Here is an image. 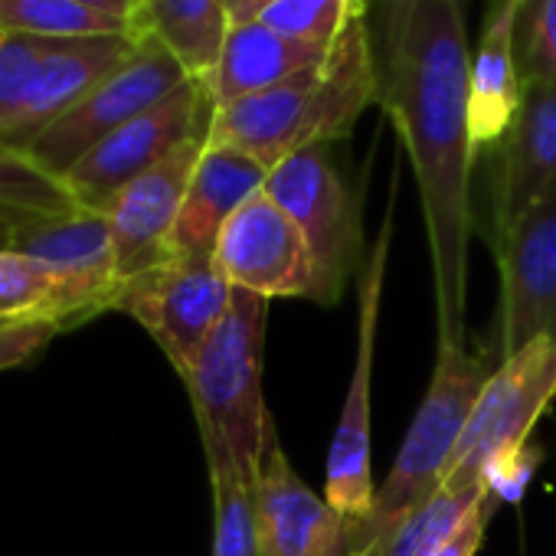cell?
I'll return each mask as SVG.
<instances>
[{"instance_id":"obj_1","label":"cell","mask_w":556,"mask_h":556,"mask_svg":"<svg viewBox=\"0 0 556 556\" xmlns=\"http://www.w3.org/2000/svg\"><path fill=\"white\" fill-rule=\"evenodd\" d=\"M377 105L396 125L426 213L439 341L465 334L471 239V47L462 0H367Z\"/></svg>"},{"instance_id":"obj_2","label":"cell","mask_w":556,"mask_h":556,"mask_svg":"<svg viewBox=\"0 0 556 556\" xmlns=\"http://www.w3.org/2000/svg\"><path fill=\"white\" fill-rule=\"evenodd\" d=\"M364 11L334 40L321 66L213 109L210 144L242 151L271 170L302 148L348 138L364 109L377 102Z\"/></svg>"},{"instance_id":"obj_3","label":"cell","mask_w":556,"mask_h":556,"mask_svg":"<svg viewBox=\"0 0 556 556\" xmlns=\"http://www.w3.org/2000/svg\"><path fill=\"white\" fill-rule=\"evenodd\" d=\"M268 302L236 289L232 302L184 377L210 475L252 478L271 422L262 396V341Z\"/></svg>"},{"instance_id":"obj_4","label":"cell","mask_w":556,"mask_h":556,"mask_svg":"<svg viewBox=\"0 0 556 556\" xmlns=\"http://www.w3.org/2000/svg\"><path fill=\"white\" fill-rule=\"evenodd\" d=\"M488 377V361L481 354H468L465 341H439L429 390L387 481L377 488L370 517L351 533V553L387 536L409 510L426 504L442 488Z\"/></svg>"},{"instance_id":"obj_5","label":"cell","mask_w":556,"mask_h":556,"mask_svg":"<svg viewBox=\"0 0 556 556\" xmlns=\"http://www.w3.org/2000/svg\"><path fill=\"white\" fill-rule=\"evenodd\" d=\"M265 193L305 236L318 265L321 305H334L354 265H361L364 232L357 193L338 174L328 144L302 148L282 164H275L268 170Z\"/></svg>"},{"instance_id":"obj_6","label":"cell","mask_w":556,"mask_h":556,"mask_svg":"<svg viewBox=\"0 0 556 556\" xmlns=\"http://www.w3.org/2000/svg\"><path fill=\"white\" fill-rule=\"evenodd\" d=\"M232 292L213 255H170L122 282L112 312L135 318L184 380L223 321Z\"/></svg>"},{"instance_id":"obj_7","label":"cell","mask_w":556,"mask_h":556,"mask_svg":"<svg viewBox=\"0 0 556 556\" xmlns=\"http://www.w3.org/2000/svg\"><path fill=\"white\" fill-rule=\"evenodd\" d=\"M190 73L177 63V56L151 34H141L138 50L102 79L76 109H70L60 122H53L27 151V157L43 167L50 177L63 180L99 141L144 115L170 92H177Z\"/></svg>"},{"instance_id":"obj_8","label":"cell","mask_w":556,"mask_h":556,"mask_svg":"<svg viewBox=\"0 0 556 556\" xmlns=\"http://www.w3.org/2000/svg\"><path fill=\"white\" fill-rule=\"evenodd\" d=\"M390 232H393V203H390L380 236L364 262L361 315H357V357H354L351 387H348L344 409H341V419H338V429L331 439V455H328L325 497L351 523V533L370 517L374 497H377L374 468H370V383H374V354H377V325H380Z\"/></svg>"},{"instance_id":"obj_9","label":"cell","mask_w":556,"mask_h":556,"mask_svg":"<svg viewBox=\"0 0 556 556\" xmlns=\"http://www.w3.org/2000/svg\"><path fill=\"white\" fill-rule=\"evenodd\" d=\"M210 122H213L210 86L203 79H187L164 102L122 125L105 141H99L63 177V187L70 190L79 210L105 213V206L131 180L148 174L154 164H161L170 151H177L190 138L206 135Z\"/></svg>"},{"instance_id":"obj_10","label":"cell","mask_w":556,"mask_h":556,"mask_svg":"<svg viewBox=\"0 0 556 556\" xmlns=\"http://www.w3.org/2000/svg\"><path fill=\"white\" fill-rule=\"evenodd\" d=\"M556 396V341L540 338L491 370L455 458L445 471L448 488L484 484V465L510 445L527 442L533 422Z\"/></svg>"},{"instance_id":"obj_11","label":"cell","mask_w":556,"mask_h":556,"mask_svg":"<svg viewBox=\"0 0 556 556\" xmlns=\"http://www.w3.org/2000/svg\"><path fill=\"white\" fill-rule=\"evenodd\" d=\"M213 258L232 289L252 292L265 302H321V282L312 249L299 226L282 213V206L265 193V187L249 197L223 226Z\"/></svg>"},{"instance_id":"obj_12","label":"cell","mask_w":556,"mask_h":556,"mask_svg":"<svg viewBox=\"0 0 556 556\" xmlns=\"http://www.w3.org/2000/svg\"><path fill=\"white\" fill-rule=\"evenodd\" d=\"M501 361L540 338L556 341V187L497 236Z\"/></svg>"},{"instance_id":"obj_13","label":"cell","mask_w":556,"mask_h":556,"mask_svg":"<svg viewBox=\"0 0 556 556\" xmlns=\"http://www.w3.org/2000/svg\"><path fill=\"white\" fill-rule=\"evenodd\" d=\"M252 501L258 556H351V523L299 478L271 422L252 471Z\"/></svg>"},{"instance_id":"obj_14","label":"cell","mask_w":556,"mask_h":556,"mask_svg":"<svg viewBox=\"0 0 556 556\" xmlns=\"http://www.w3.org/2000/svg\"><path fill=\"white\" fill-rule=\"evenodd\" d=\"M206 141H210V131L190 138L187 144L170 151L161 164H154L148 174L131 180L105 206L112 249H115V268L122 282L170 258V236H174L190 177L203 157Z\"/></svg>"},{"instance_id":"obj_15","label":"cell","mask_w":556,"mask_h":556,"mask_svg":"<svg viewBox=\"0 0 556 556\" xmlns=\"http://www.w3.org/2000/svg\"><path fill=\"white\" fill-rule=\"evenodd\" d=\"M141 43V34L66 37L34 70L17 112L0 128V141L14 151H30L34 141L76 109L102 79H109Z\"/></svg>"},{"instance_id":"obj_16","label":"cell","mask_w":556,"mask_h":556,"mask_svg":"<svg viewBox=\"0 0 556 556\" xmlns=\"http://www.w3.org/2000/svg\"><path fill=\"white\" fill-rule=\"evenodd\" d=\"M11 249L50 265L63 278L66 292L73 295L86 321L115 308L122 278L115 268L112 229L105 213L73 210L63 216L24 223L14 232Z\"/></svg>"},{"instance_id":"obj_17","label":"cell","mask_w":556,"mask_h":556,"mask_svg":"<svg viewBox=\"0 0 556 556\" xmlns=\"http://www.w3.org/2000/svg\"><path fill=\"white\" fill-rule=\"evenodd\" d=\"M556 187V89L523 83L520 112L501 144L494 187V229L507 232Z\"/></svg>"},{"instance_id":"obj_18","label":"cell","mask_w":556,"mask_h":556,"mask_svg":"<svg viewBox=\"0 0 556 556\" xmlns=\"http://www.w3.org/2000/svg\"><path fill=\"white\" fill-rule=\"evenodd\" d=\"M517 11L520 0H488L478 40L471 47L468 92H471V141L475 151L504 144L520 112V70H517Z\"/></svg>"},{"instance_id":"obj_19","label":"cell","mask_w":556,"mask_h":556,"mask_svg":"<svg viewBox=\"0 0 556 556\" xmlns=\"http://www.w3.org/2000/svg\"><path fill=\"white\" fill-rule=\"evenodd\" d=\"M265 180L268 170L258 161L206 141L170 236V255H213L223 226L265 187Z\"/></svg>"},{"instance_id":"obj_20","label":"cell","mask_w":556,"mask_h":556,"mask_svg":"<svg viewBox=\"0 0 556 556\" xmlns=\"http://www.w3.org/2000/svg\"><path fill=\"white\" fill-rule=\"evenodd\" d=\"M328 53L331 50H325V47L275 34L258 21L229 24L219 63H216L213 76L206 79L213 109H223L236 99L255 96V92L271 89L305 70H315L328 60Z\"/></svg>"},{"instance_id":"obj_21","label":"cell","mask_w":556,"mask_h":556,"mask_svg":"<svg viewBox=\"0 0 556 556\" xmlns=\"http://www.w3.org/2000/svg\"><path fill=\"white\" fill-rule=\"evenodd\" d=\"M135 34L157 37L190 79L206 83L229 34V14L223 0H138Z\"/></svg>"},{"instance_id":"obj_22","label":"cell","mask_w":556,"mask_h":556,"mask_svg":"<svg viewBox=\"0 0 556 556\" xmlns=\"http://www.w3.org/2000/svg\"><path fill=\"white\" fill-rule=\"evenodd\" d=\"M34 321H63L76 328L86 321L63 278L17 249H0V331Z\"/></svg>"},{"instance_id":"obj_23","label":"cell","mask_w":556,"mask_h":556,"mask_svg":"<svg viewBox=\"0 0 556 556\" xmlns=\"http://www.w3.org/2000/svg\"><path fill=\"white\" fill-rule=\"evenodd\" d=\"M484 497H488L484 484H471V488L442 484L426 504L409 510L387 536H380L383 553L387 556H426V553H432L465 523V517Z\"/></svg>"},{"instance_id":"obj_24","label":"cell","mask_w":556,"mask_h":556,"mask_svg":"<svg viewBox=\"0 0 556 556\" xmlns=\"http://www.w3.org/2000/svg\"><path fill=\"white\" fill-rule=\"evenodd\" d=\"M0 34L30 37H105L135 34L131 24L79 8L73 0H0Z\"/></svg>"},{"instance_id":"obj_25","label":"cell","mask_w":556,"mask_h":556,"mask_svg":"<svg viewBox=\"0 0 556 556\" xmlns=\"http://www.w3.org/2000/svg\"><path fill=\"white\" fill-rule=\"evenodd\" d=\"M364 8L367 0H268L252 21L282 37L331 50Z\"/></svg>"},{"instance_id":"obj_26","label":"cell","mask_w":556,"mask_h":556,"mask_svg":"<svg viewBox=\"0 0 556 556\" xmlns=\"http://www.w3.org/2000/svg\"><path fill=\"white\" fill-rule=\"evenodd\" d=\"M0 206L34 216H63L79 210L63 180L50 177L24 151H14L4 141H0Z\"/></svg>"},{"instance_id":"obj_27","label":"cell","mask_w":556,"mask_h":556,"mask_svg":"<svg viewBox=\"0 0 556 556\" xmlns=\"http://www.w3.org/2000/svg\"><path fill=\"white\" fill-rule=\"evenodd\" d=\"M213 488V556H258L252 478L210 475Z\"/></svg>"},{"instance_id":"obj_28","label":"cell","mask_w":556,"mask_h":556,"mask_svg":"<svg viewBox=\"0 0 556 556\" xmlns=\"http://www.w3.org/2000/svg\"><path fill=\"white\" fill-rule=\"evenodd\" d=\"M514 47L520 83L556 89V0H520Z\"/></svg>"},{"instance_id":"obj_29","label":"cell","mask_w":556,"mask_h":556,"mask_svg":"<svg viewBox=\"0 0 556 556\" xmlns=\"http://www.w3.org/2000/svg\"><path fill=\"white\" fill-rule=\"evenodd\" d=\"M53 43H56V37L0 34V128H4L8 118L17 112L34 70L53 50Z\"/></svg>"},{"instance_id":"obj_30","label":"cell","mask_w":556,"mask_h":556,"mask_svg":"<svg viewBox=\"0 0 556 556\" xmlns=\"http://www.w3.org/2000/svg\"><path fill=\"white\" fill-rule=\"evenodd\" d=\"M540 462H543V452L533 442H520V445H510L501 455H494L484 465L488 497H494L497 504H520Z\"/></svg>"},{"instance_id":"obj_31","label":"cell","mask_w":556,"mask_h":556,"mask_svg":"<svg viewBox=\"0 0 556 556\" xmlns=\"http://www.w3.org/2000/svg\"><path fill=\"white\" fill-rule=\"evenodd\" d=\"M63 331H70L63 321H34V325L4 328L0 331V370H14L37 361Z\"/></svg>"},{"instance_id":"obj_32","label":"cell","mask_w":556,"mask_h":556,"mask_svg":"<svg viewBox=\"0 0 556 556\" xmlns=\"http://www.w3.org/2000/svg\"><path fill=\"white\" fill-rule=\"evenodd\" d=\"M494 507H497V501H494V497H484V501L465 517V523H462L442 546H435V549L426 553V556H475L478 546H481V540H484V527L491 523Z\"/></svg>"},{"instance_id":"obj_33","label":"cell","mask_w":556,"mask_h":556,"mask_svg":"<svg viewBox=\"0 0 556 556\" xmlns=\"http://www.w3.org/2000/svg\"><path fill=\"white\" fill-rule=\"evenodd\" d=\"M79 8H89V11H99L105 17H115V21H125L131 24L135 30V21H138V0H73Z\"/></svg>"},{"instance_id":"obj_34","label":"cell","mask_w":556,"mask_h":556,"mask_svg":"<svg viewBox=\"0 0 556 556\" xmlns=\"http://www.w3.org/2000/svg\"><path fill=\"white\" fill-rule=\"evenodd\" d=\"M34 219H43V216H34V213H17V210H4L0 206V249H8L14 232L24 226V223H34Z\"/></svg>"},{"instance_id":"obj_35","label":"cell","mask_w":556,"mask_h":556,"mask_svg":"<svg viewBox=\"0 0 556 556\" xmlns=\"http://www.w3.org/2000/svg\"><path fill=\"white\" fill-rule=\"evenodd\" d=\"M223 4H226L229 24H242V21H252L268 0H223Z\"/></svg>"},{"instance_id":"obj_36","label":"cell","mask_w":556,"mask_h":556,"mask_svg":"<svg viewBox=\"0 0 556 556\" xmlns=\"http://www.w3.org/2000/svg\"><path fill=\"white\" fill-rule=\"evenodd\" d=\"M351 556H387V553H383V543H380V540H374V543H367V546L354 549Z\"/></svg>"}]
</instances>
